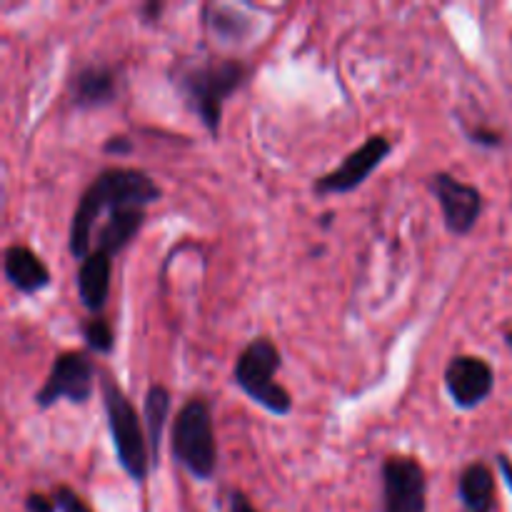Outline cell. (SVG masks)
<instances>
[{
  "label": "cell",
  "instance_id": "obj_1",
  "mask_svg": "<svg viewBox=\"0 0 512 512\" xmlns=\"http://www.w3.org/2000/svg\"><path fill=\"white\" fill-rule=\"evenodd\" d=\"M163 190L150 178L145 170L138 168H105L93 178V183L80 193L75 205L73 223H70L68 248L75 260H85L90 255V238H93V225L100 213L120 208V205H140L148 208L150 203L160 200Z\"/></svg>",
  "mask_w": 512,
  "mask_h": 512
},
{
  "label": "cell",
  "instance_id": "obj_2",
  "mask_svg": "<svg viewBox=\"0 0 512 512\" xmlns=\"http://www.w3.org/2000/svg\"><path fill=\"white\" fill-rule=\"evenodd\" d=\"M248 78L250 68L240 58L178 60L173 68V85L213 138L220 135L225 100L238 93Z\"/></svg>",
  "mask_w": 512,
  "mask_h": 512
},
{
  "label": "cell",
  "instance_id": "obj_3",
  "mask_svg": "<svg viewBox=\"0 0 512 512\" xmlns=\"http://www.w3.org/2000/svg\"><path fill=\"white\" fill-rule=\"evenodd\" d=\"M100 393H103L105 418H108V430L120 468L128 473L133 483L143 485L153 470L148 438H145L143 430L145 423L140 420L133 400L125 395V390L110 375H103V380H100Z\"/></svg>",
  "mask_w": 512,
  "mask_h": 512
},
{
  "label": "cell",
  "instance_id": "obj_4",
  "mask_svg": "<svg viewBox=\"0 0 512 512\" xmlns=\"http://www.w3.org/2000/svg\"><path fill=\"white\" fill-rule=\"evenodd\" d=\"M170 453L193 478L213 480L218 473L213 410L205 398H190L170 428Z\"/></svg>",
  "mask_w": 512,
  "mask_h": 512
},
{
  "label": "cell",
  "instance_id": "obj_5",
  "mask_svg": "<svg viewBox=\"0 0 512 512\" xmlns=\"http://www.w3.org/2000/svg\"><path fill=\"white\" fill-rule=\"evenodd\" d=\"M280 365L283 355L278 345L270 338H253L235 360L233 380L253 403L283 418L293 410V395L273 380Z\"/></svg>",
  "mask_w": 512,
  "mask_h": 512
},
{
  "label": "cell",
  "instance_id": "obj_6",
  "mask_svg": "<svg viewBox=\"0 0 512 512\" xmlns=\"http://www.w3.org/2000/svg\"><path fill=\"white\" fill-rule=\"evenodd\" d=\"M95 378H98V368H95L88 353L65 350V353H60L53 360L48 380L35 393V405L40 410L53 408L60 400H68L73 405H85L95 393Z\"/></svg>",
  "mask_w": 512,
  "mask_h": 512
},
{
  "label": "cell",
  "instance_id": "obj_7",
  "mask_svg": "<svg viewBox=\"0 0 512 512\" xmlns=\"http://www.w3.org/2000/svg\"><path fill=\"white\" fill-rule=\"evenodd\" d=\"M383 512H425L428 475L410 455H390L383 463Z\"/></svg>",
  "mask_w": 512,
  "mask_h": 512
},
{
  "label": "cell",
  "instance_id": "obj_8",
  "mask_svg": "<svg viewBox=\"0 0 512 512\" xmlns=\"http://www.w3.org/2000/svg\"><path fill=\"white\" fill-rule=\"evenodd\" d=\"M428 188L430 193H433V198L438 200L440 210H443V220L448 233L460 235V238L473 233L485 208L483 193H480L475 185L463 183V180L445 173V170L430 175Z\"/></svg>",
  "mask_w": 512,
  "mask_h": 512
},
{
  "label": "cell",
  "instance_id": "obj_9",
  "mask_svg": "<svg viewBox=\"0 0 512 512\" xmlns=\"http://www.w3.org/2000/svg\"><path fill=\"white\" fill-rule=\"evenodd\" d=\"M393 153V143L385 135H370L360 148L345 155L343 163L330 173L320 175L313 183V190L318 195H335V193H353L355 188L365 183L380 165Z\"/></svg>",
  "mask_w": 512,
  "mask_h": 512
},
{
  "label": "cell",
  "instance_id": "obj_10",
  "mask_svg": "<svg viewBox=\"0 0 512 512\" xmlns=\"http://www.w3.org/2000/svg\"><path fill=\"white\" fill-rule=\"evenodd\" d=\"M445 390L460 410H475L493 395L495 370L478 355H455L445 365Z\"/></svg>",
  "mask_w": 512,
  "mask_h": 512
},
{
  "label": "cell",
  "instance_id": "obj_11",
  "mask_svg": "<svg viewBox=\"0 0 512 512\" xmlns=\"http://www.w3.org/2000/svg\"><path fill=\"white\" fill-rule=\"evenodd\" d=\"M68 98L75 108L95 110L113 105L118 98V78L110 65L90 63L80 68L68 83Z\"/></svg>",
  "mask_w": 512,
  "mask_h": 512
},
{
  "label": "cell",
  "instance_id": "obj_12",
  "mask_svg": "<svg viewBox=\"0 0 512 512\" xmlns=\"http://www.w3.org/2000/svg\"><path fill=\"white\" fill-rule=\"evenodd\" d=\"M5 280L23 295H35L50 285V270L28 245H8L3 253Z\"/></svg>",
  "mask_w": 512,
  "mask_h": 512
},
{
  "label": "cell",
  "instance_id": "obj_13",
  "mask_svg": "<svg viewBox=\"0 0 512 512\" xmlns=\"http://www.w3.org/2000/svg\"><path fill=\"white\" fill-rule=\"evenodd\" d=\"M105 215H108V218H105L98 235H95L93 250H100V253L115 258L120 250L128 248L130 240H133L135 235L140 233V228L145 225V208H140V205H120V208L108 210Z\"/></svg>",
  "mask_w": 512,
  "mask_h": 512
},
{
  "label": "cell",
  "instance_id": "obj_14",
  "mask_svg": "<svg viewBox=\"0 0 512 512\" xmlns=\"http://www.w3.org/2000/svg\"><path fill=\"white\" fill-rule=\"evenodd\" d=\"M110 278H113V258L100 250H90L78 268V295L80 303L90 313H100L108 305Z\"/></svg>",
  "mask_w": 512,
  "mask_h": 512
},
{
  "label": "cell",
  "instance_id": "obj_15",
  "mask_svg": "<svg viewBox=\"0 0 512 512\" xmlns=\"http://www.w3.org/2000/svg\"><path fill=\"white\" fill-rule=\"evenodd\" d=\"M458 493L468 512H490L495 505V478L485 463L465 465L458 478Z\"/></svg>",
  "mask_w": 512,
  "mask_h": 512
},
{
  "label": "cell",
  "instance_id": "obj_16",
  "mask_svg": "<svg viewBox=\"0 0 512 512\" xmlns=\"http://www.w3.org/2000/svg\"><path fill=\"white\" fill-rule=\"evenodd\" d=\"M203 23L223 43H243L253 33V18H248L243 10L233 8V5H203Z\"/></svg>",
  "mask_w": 512,
  "mask_h": 512
},
{
  "label": "cell",
  "instance_id": "obj_17",
  "mask_svg": "<svg viewBox=\"0 0 512 512\" xmlns=\"http://www.w3.org/2000/svg\"><path fill=\"white\" fill-rule=\"evenodd\" d=\"M170 415V390L165 385L153 383L145 393L143 400V423L145 433H148V448H150V460H153V470L158 468L160 460V440H163L165 420Z\"/></svg>",
  "mask_w": 512,
  "mask_h": 512
},
{
  "label": "cell",
  "instance_id": "obj_18",
  "mask_svg": "<svg viewBox=\"0 0 512 512\" xmlns=\"http://www.w3.org/2000/svg\"><path fill=\"white\" fill-rule=\"evenodd\" d=\"M83 338H85V345H88L90 350H95V353H103V355L113 353L115 330H113V325L103 318V315L85 320Z\"/></svg>",
  "mask_w": 512,
  "mask_h": 512
},
{
  "label": "cell",
  "instance_id": "obj_19",
  "mask_svg": "<svg viewBox=\"0 0 512 512\" xmlns=\"http://www.w3.org/2000/svg\"><path fill=\"white\" fill-rule=\"evenodd\" d=\"M55 503H58L60 512H93L85 505V500L73 488H68V485L55 488Z\"/></svg>",
  "mask_w": 512,
  "mask_h": 512
},
{
  "label": "cell",
  "instance_id": "obj_20",
  "mask_svg": "<svg viewBox=\"0 0 512 512\" xmlns=\"http://www.w3.org/2000/svg\"><path fill=\"white\" fill-rule=\"evenodd\" d=\"M468 138L473 140V143L478 145H485V148H498L500 143H503V135L498 133V130H490V128H475V130H468Z\"/></svg>",
  "mask_w": 512,
  "mask_h": 512
},
{
  "label": "cell",
  "instance_id": "obj_21",
  "mask_svg": "<svg viewBox=\"0 0 512 512\" xmlns=\"http://www.w3.org/2000/svg\"><path fill=\"white\" fill-rule=\"evenodd\" d=\"M25 510L28 512H55L58 510V503H55V500H50L48 495L30 493L28 500H25Z\"/></svg>",
  "mask_w": 512,
  "mask_h": 512
},
{
  "label": "cell",
  "instance_id": "obj_22",
  "mask_svg": "<svg viewBox=\"0 0 512 512\" xmlns=\"http://www.w3.org/2000/svg\"><path fill=\"white\" fill-rule=\"evenodd\" d=\"M103 150L108 155H128L133 153V140L125 138V135H113V138L103 145Z\"/></svg>",
  "mask_w": 512,
  "mask_h": 512
},
{
  "label": "cell",
  "instance_id": "obj_23",
  "mask_svg": "<svg viewBox=\"0 0 512 512\" xmlns=\"http://www.w3.org/2000/svg\"><path fill=\"white\" fill-rule=\"evenodd\" d=\"M230 512H258V510L253 508L248 495L240 493V490H233V493H230Z\"/></svg>",
  "mask_w": 512,
  "mask_h": 512
},
{
  "label": "cell",
  "instance_id": "obj_24",
  "mask_svg": "<svg viewBox=\"0 0 512 512\" xmlns=\"http://www.w3.org/2000/svg\"><path fill=\"white\" fill-rule=\"evenodd\" d=\"M165 5L163 3H145L143 8H140V18L145 20V23H153V20H160V13H163Z\"/></svg>",
  "mask_w": 512,
  "mask_h": 512
},
{
  "label": "cell",
  "instance_id": "obj_25",
  "mask_svg": "<svg viewBox=\"0 0 512 512\" xmlns=\"http://www.w3.org/2000/svg\"><path fill=\"white\" fill-rule=\"evenodd\" d=\"M498 463H500V470H503V475L508 478V485L512 488V465H510V460L505 458V455H500Z\"/></svg>",
  "mask_w": 512,
  "mask_h": 512
},
{
  "label": "cell",
  "instance_id": "obj_26",
  "mask_svg": "<svg viewBox=\"0 0 512 512\" xmlns=\"http://www.w3.org/2000/svg\"><path fill=\"white\" fill-rule=\"evenodd\" d=\"M505 343H508L510 348H512V328L508 330V333H505Z\"/></svg>",
  "mask_w": 512,
  "mask_h": 512
}]
</instances>
